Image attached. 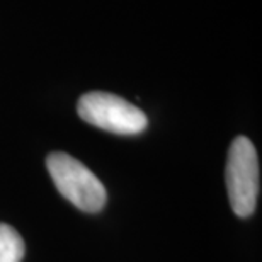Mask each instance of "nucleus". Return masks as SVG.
<instances>
[{
	"instance_id": "f257e3e1",
	"label": "nucleus",
	"mask_w": 262,
	"mask_h": 262,
	"mask_svg": "<svg viewBox=\"0 0 262 262\" xmlns=\"http://www.w3.org/2000/svg\"><path fill=\"white\" fill-rule=\"evenodd\" d=\"M46 167L60 194L75 208L85 213H97L104 208L106 187L82 162L63 151H53L46 159Z\"/></svg>"
},
{
	"instance_id": "7ed1b4c3",
	"label": "nucleus",
	"mask_w": 262,
	"mask_h": 262,
	"mask_svg": "<svg viewBox=\"0 0 262 262\" xmlns=\"http://www.w3.org/2000/svg\"><path fill=\"white\" fill-rule=\"evenodd\" d=\"M77 113L85 123L114 135H138L148 126V118L140 107L109 92L83 94Z\"/></svg>"
},
{
	"instance_id": "20e7f679",
	"label": "nucleus",
	"mask_w": 262,
	"mask_h": 262,
	"mask_svg": "<svg viewBox=\"0 0 262 262\" xmlns=\"http://www.w3.org/2000/svg\"><path fill=\"white\" fill-rule=\"evenodd\" d=\"M24 240L10 225L0 223V262H23Z\"/></svg>"
},
{
	"instance_id": "f03ea898",
	"label": "nucleus",
	"mask_w": 262,
	"mask_h": 262,
	"mask_svg": "<svg viewBox=\"0 0 262 262\" xmlns=\"http://www.w3.org/2000/svg\"><path fill=\"white\" fill-rule=\"evenodd\" d=\"M260 189L257 150L247 136L232 141L227 160V191L233 213L247 218L255 211Z\"/></svg>"
}]
</instances>
